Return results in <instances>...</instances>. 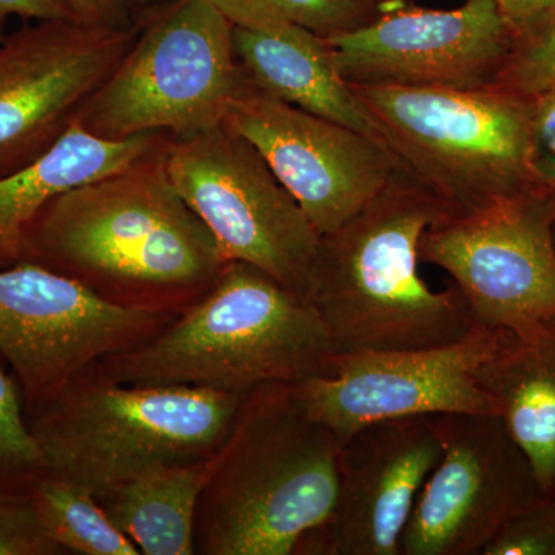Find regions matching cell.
Here are the masks:
<instances>
[{
	"mask_svg": "<svg viewBox=\"0 0 555 555\" xmlns=\"http://www.w3.org/2000/svg\"><path fill=\"white\" fill-rule=\"evenodd\" d=\"M334 339L317 309L246 262L225 264L215 286L141 346L101 360L116 382L248 393L326 377Z\"/></svg>",
	"mask_w": 555,
	"mask_h": 555,
	"instance_id": "3957f363",
	"label": "cell"
},
{
	"mask_svg": "<svg viewBox=\"0 0 555 555\" xmlns=\"http://www.w3.org/2000/svg\"><path fill=\"white\" fill-rule=\"evenodd\" d=\"M503 422L531 462L543 495L555 496V318L516 337L478 372Z\"/></svg>",
	"mask_w": 555,
	"mask_h": 555,
	"instance_id": "d6986e66",
	"label": "cell"
},
{
	"mask_svg": "<svg viewBox=\"0 0 555 555\" xmlns=\"http://www.w3.org/2000/svg\"><path fill=\"white\" fill-rule=\"evenodd\" d=\"M233 47L254 89L386 142L371 113L339 76L323 36L299 25L275 33L233 27Z\"/></svg>",
	"mask_w": 555,
	"mask_h": 555,
	"instance_id": "e0dca14e",
	"label": "cell"
},
{
	"mask_svg": "<svg viewBox=\"0 0 555 555\" xmlns=\"http://www.w3.org/2000/svg\"><path fill=\"white\" fill-rule=\"evenodd\" d=\"M360 2L371 3V5H379V0H360Z\"/></svg>",
	"mask_w": 555,
	"mask_h": 555,
	"instance_id": "836d02e7",
	"label": "cell"
},
{
	"mask_svg": "<svg viewBox=\"0 0 555 555\" xmlns=\"http://www.w3.org/2000/svg\"><path fill=\"white\" fill-rule=\"evenodd\" d=\"M339 438L292 386L250 390L201 492L195 554L294 555L338 491Z\"/></svg>",
	"mask_w": 555,
	"mask_h": 555,
	"instance_id": "277c9868",
	"label": "cell"
},
{
	"mask_svg": "<svg viewBox=\"0 0 555 555\" xmlns=\"http://www.w3.org/2000/svg\"><path fill=\"white\" fill-rule=\"evenodd\" d=\"M531 130L535 159L555 158V86L532 94Z\"/></svg>",
	"mask_w": 555,
	"mask_h": 555,
	"instance_id": "83f0119b",
	"label": "cell"
},
{
	"mask_svg": "<svg viewBox=\"0 0 555 555\" xmlns=\"http://www.w3.org/2000/svg\"><path fill=\"white\" fill-rule=\"evenodd\" d=\"M427 418L443 454L416 495L400 555H481L511 518L545 495L502 416Z\"/></svg>",
	"mask_w": 555,
	"mask_h": 555,
	"instance_id": "7c38bea8",
	"label": "cell"
},
{
	"mask_svg": "<svg viewBox=\"0 0 555 555\" xmlns=\"http://www.w3.org/2000/svg\"><path fill=\"white\" fill-rule=\"evenodd\" d=\"M5 24H7V21H2L0 20V40L3 39V36L7 35V31H5Z\"/></svg>",
	"mask_w": 555,
	"mask_h": 555,
	"instance_id": "d6a6232c",
	"label": "cell"
},
{
	"mask_svg": "<svg viewBox=\"0 0 555 555\" xmlns=\"http://www.w3.org/2000/svg\"><path fill=\"white\" fill-rule=\"evenodd\" d=\"M166 167L225 261L254 266L306 299L320 235L247 139L222 122L170 137Z\"/></svg>",
	"mask_w": 555,
	"mask_h": 555,
	"instance_id": "ba28073f",
	"label": "cell"
},
{
	"mask_svg": "<svg viewBox=\"0 0 555 555\" xmlns=\"http://www.w3.org/2000/svg\"><path fill=\"white\" fill-rule=\"evenodd\" d=\"M324 39L347 83L454 89L494 86L514 43L495 0L451 10L385 0L367 24Z\"/></svg>",
	"mask_w": 555,
	"mask_h": 555,
	"instance_id": "9a60e30c",
	"label": "cell"
},
{
	"mask_svg": "<svg viewBox=\"0 0 555 555\" xmlns=\"http://www.w3.org/2000/svg\"><path fill=\"white\" fill-rule=\"evenodd\" d=\"M130 5L134 9L145 11L153 9V7L163 5V3L170 2V0H129Z\"/></svg>",
	"mask_w": 555,
	"mask_h": 555,
	"instance_id": "1f68e13d",
	"label": "cell"
},
{
	"mask_svg": "<svg viewBox=\"0 0 555 555\" xmlns=\"http://www.w3.org/2000/svg\"><path fill=\"white\" fill-rule=\"evenodd\" d=\"M246 396L127 385L96 363L46 404L25 412L46 473L98 496L153 467L211 459Z\"/></svg>",
	"mask_w": 555,
	"mask_h": 555,
	"instance_id": "5b68a950",
	"label": "cell"
},
{
	"mask_svg": "<svg viewBox=\"0 0 555 555\" xmlns=\"http://www.w3.org/2000/svg\"><path fill=\"white\" fill-rule=\"evenodd\" d=\"M169 137L145 133L108 141L87 133L75 122L42 158L0 178V270L25 261L30 230L51 201L130 166L155 152Z\"/></svg>",
	"mask_w": 555,
	"mask_h": 555,
	"instance_id": "ac0fdd59",
	"label": "cell"
},
{
	"mask_svg": "<svg viewBox=\"0 0 555 555\" xmlns=\"http://www.w3.org/2000/svg\"><path fill=\"white\" fill-rule=\"evenodd\" d=\"M455 215L401 164L356 217L320 236L306 299L337 353L444 345L478 326L455 284L437 292L418 272L423 233Z\"/></svg>",
	"mask_w": 555,
	"mask_h": 555,
	"instance_id": "7a4b0ae2",
	"label": "cell"
},
{
	"mask_svg": "<svg viewBox=\"0 0 555 555\" xmlns=\"http://www.w3.org/2000/svg\"><path fill=\"white\" fill-rule=\"evenodd\" d=\"M481 555H555V496L516 514Z\"/></svg>",
	"mask_w": 555,
	"mask_h": 555,
	"instance_id": "484cf974",
	"label": "cell"
},
{
	"mask_svg": "<svg viewBox=\"0 0 555 555\" xmlns=\"http://www.w3.org/2000/svg\"><path fill=\"white\" fill-rule=\"evenodd\" d=\"M441 454L427 416L382 420L347 436L335 505L297 555H400L416 495Z\"/></svg>",
	"mask_w": 555,
	"mask_h": 555,
	"instance_id": "2e32d148",
	"label": "cell"
},
{
	"mask_svg": "<svg viewBox=\"0 0 555 555\" xmlns=\"http://www.w3.org/2000/svg\"><path fill=\"white\" fill-rule=\"evenodd\" d=\"M30 496L47 534L65 554H141L113 525L96 496L82 486L43 473L33 481Z\"/></svg>",
	"mask_w": 555,
	"mask_h": 555,
	"instance_id": "44dd1931",
	"label": "cell"
},
{
	"mask_svg": "<svg viewBox=\"0 0 555 555\" xmlns=\"http://www.w3.org/2000/svg\"><path fill=\"white\" fill-rule=\"evenodd\" d=\"M420 261L444 270L477 323L516 337L555 318V198L540 182L427 229Z\"/></svg>",
	"mask_w": 555,
	"mask_h": 555,
	"instance_id": "9c48e42d",
	"label": "cell"
},
{
	"mask_svg": "<svg viewBox=\"0 0 555 555\" xmlns=\"http://www.w3.org/2000/svg\"><path fill=\"white\" fill-rule=\"evenodd\" d=\"M130 50L79 109L93 137H185L222 122L246 89L233 25L207 0H170L142 11Z\"/></svg>",
	"mask_w": 555,
	"mask_h": 555,
	"instance_id": "52a82bcc",
	"label": "cell"
},
{
	"mask_svg": "<svg viewBox=\"0 0 555 555\" xmlns=\"http://www.w3.org/2000/svg\"><path fill=\"white\" fill-rule=\"evenodd\" d=\"M43 473L20 382L0 364V492L28 491Z\"/></svg>",
	"mask_w": 555,
	"mask_h": 555,
	"instance_id": "603a6c76",
	"label": "cell"
},
{
	"mask_svg": "<svg viewBox=\"0 0 555 555\" xmlns=\"http://www.w3.org/2000/svg\"><path fill=\"white\" fill-rule=\"evenodd\" d=\"M79 21L113 28H129L137 24L129 0H65Z\"/></svg>",
	"mask_w": 555,
	"mask_h": 555,
	"instance_id": "4316f807",
	"label": "cell"
},
{
	"mask_svg": "<svg viewBox=\"0 0 555 555\" xmlns=\"http://www.w3.org/2000/svg\"><path fill=\"white\" fill-rule=\"evenodd\" d=\"M495 86L525 96L555 86V13L514 38Z\"/></svg>",
	"mask_w": 555,
	"mask_h": 555,
	"instance_id": "cb8c5ba5",
	"label": "cell"
},
{
	"mask_svg": "<svg viewBox=\"0 0 555 555\" xmlns=\"http://www.w3.org/2000/svg\"><path fill=\"white\" fill-rule=\"evenodd\" d=\"M236 28L275 33L299 25L331 38L377 16L378 5L360 0H207Z\"/></svg>",
	"mask_w": 555,
	"mask_h": 555,
	"instance_id": "7402d4cb",
	"label": "cell"
},
{
	"mask_svg": "<svg viewBox=\"0 0 555 555\" xmlns=\"http://www.w3.org/2000/svg\"><path fill=\"white\" fill-rule=\"evenodd\" d=\"M379 2H385V0H379Z\"/></svg>",
	"mask_w": 555,
	"mask_h": 555,
	"instance_id": "e575fe53",
	"label": "cell"
},
{
	"mask_svg": "<svg viewBox=\"0 0 555 555\" xmlns=\"http://www.w3.org/2000/svg\"><path fill=\"white\" fill-rule=\"evenodd\" d=\"M167 142L51 201L30 230L25 261L120 308L178 317L198 302L228 261L170 181Z\"/></svg>",
	"mask_w": 555,
	"mask_h": 555,
	"instance_id": "6da1fadb",
	"label": "cell"
},
{
	"mask_svg": "<svg viewBox=\"0 0 555 555\" xmlns=\"http://www.w3.org/2000/svg\"><path fill=\"white\" fill-rule=\"evenodd\" d=\"M211 459L153 467L96 500L144 555L195 554V520Z\"/></svg>",
	"mask_w": 555,
	"mask_h": 555,
	"instance_id": "ffe728a7",
	"label": "cell"
},
{
	"mask_svg": "<svg viewBox=\"0 0 555 555\" xmlns=\"http://www.w3.org/2000/svg\"><path fill=\"white\" fill-rule=\"evenodd\" d=\"M347 86L401 163L456 215L539 182L531 96L495 83Z\"/></svg>",
	"mask_w": 555,
	"mask_h": 555,
	"instance_id": "8992f818",
	"label": "cell"
},
{
	"mask_svg": "<svg viewBox=\"0 0 555 555\" xmlns=\"http://www.w3.org/2000/svg\"><path fill=\"white\" fill-rule=\"evenodd\" d=\"M62 547L51 540L28 491L0 492V555H60Z\"/></svg>",
	"mask_w": 555,
	"mask_h": 555,
	"instance_id": "d4e9b609",
	"label": "cell"
},
{
	"mask_svg": "<svg viewBox=\"0 0 555 555\" xmlns=\"http://www.w3.org/2000/svg\"><path fill=\"white\" fill-rule=\"evenodd\" d=\"M495 3L514 38L555 13V0H495Z\"/></svg>",
	"mask_w": 555,
	"mask_h": 555,
	"instance_id": "f1b7e54d",
	"label": "cell"
},
{
	"mask_svg": "<svg viewBox=\"0 0 555 555\" xmlns=\"http://www.w3.org/2000/svg\"><path fill=\"white\" fill-rule=\"evenodd\" d=\"M11 16L25 21L78 20L65 0H0V20Z\"/></svg>",
	"mask_w": 555,
	"mask_h": 555,
	"instance_id": "f546056e",
	"label": "cell"
},
{
	"mask_svg": "<svg viewBox=\"0 0 555 555\" xmlns=\"http://www.w3.org/2000/svg\"><path fill=\"white\" fill-rule=\"evenodd\" d=\"M175 318L120 308L35 262L0 270V357L20 382L25 411L104 358L149 341Z\"/></svg>",
	"mask_w": 555,
	"mask_h": 555,
	"instance_id": "30bf717a",
	"label": "cell"
},
{
	"mask_svg": "<svg viewBox=\"0 0 555 555\" xmlns=\"http://www.w3.org/2000/svg\"><path fill=\"white\" fill-rule=\"evenodd\" d=\"M503 328L474 327L444 345L335 353L326 377L292 386L302 411L345 440L382 420L436 414H502L478 372L513 339Z\"/></svg>",
	"mask_w": 555,
	"mask_h": 555,
	"instance_id": "8fae6325",
	"label": "cell"
},
{
	"mask_svg": "<svg viewBox=\"0 0 555 555\" xmlns=\"http://www.w3.org/2000/svg\"><path fill=\"white\" fill-rule=\"evenodd\" d=\"M535 173L537 181L550 190L555 198V158H537Z\"/></svg>",
	"mask_w": 555,
	"mask_h": 555,
	"instance_id": "4dcf8cb0",
	"label": "cell"
},
{
	"mask_svg": "<svg viewBox=\"0 0 555 555\" xmlns=\"http://www.w3.org/2000/svg\"><path fill=\"white\" fill-rule=\"evenodd\" d=\"M222 124L261 153L320 236L356 217L403 164L386 142L288 105L250 83L230 102Z\"/></svg>",
	"mask_w": 555,
	"mask_h": 555,
	"instance_id": "5bb4252c",
	"label": "cell"
},
{
	"mask_svg": "<svg viewBox=\"0 0 555 555\" xmlns=\"http://www.w3.org/2000/svg\"><path fill=\"white\" fill-rule=\"evenodd\" d=\"M141 22L113 28L33 21L0 40V178L50 152L133 46Z\"/></svg>",
	"mask_w": 555,
	"mask_h": 555,
	"instance_id": "4fadbf2b",
	"label": "cell"
}]
</instances>
